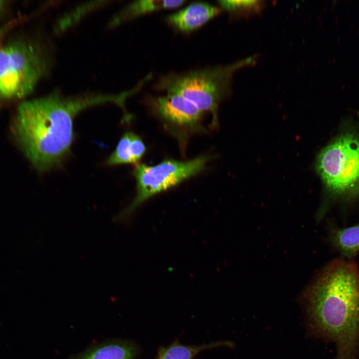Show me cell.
Wrapping results in <instances>:
<instances>
[{"label":"cell","mask_w":359,"mask_h":359,"mask_svg":"<svg viewBox=\"0 0 359 359\" xmlns=\"http://www.w3.org/2000/svg\"><path fill=\"white\" fill-rule=\"evenodd\" d=\"M186 0H139L134 1L114 16L109 23L110 27L138 16L161 9L173 8L184 4Z\"/></svg>","instance_id":"30bf717a"},{"label":"cell","mask_w":359,"mask_h":359,"mask_svg":"<svg viewBox=\"0 0 359 359\" xmlns=\"http://www.w3.org/2000/svg\"><path fill=\"white\" fill-rule=\"evenodd\" d=\"M224 345L223 343L211 344L200 346H186L178 343L162 348L156 359H192L201 351Z\"/></svg>","instance_id":"5bb4252c"},{"label":"cell","mask_w":359,"mask_h":359,"mask_svg":"<svg viewBox=\"0 0 359 359\" xmlns=\"http://www.w3.org/2000/svg\"><path fill=\"white\" fill-rule=\"evenodd\" d=\"M5 1L0 0V14L2 12L5 7Z\"/></svg>","instance_id":"2e32d148"},{"label":"cell","mask_w":359,"mask_h":359,"mask_svg":"<svg viewBox=\"0 0 359 359\" xmlns=\"http://www.w3.org/2000/svg\"><path fill=\"white\" fill-rule=\"evenodd\" d=\"M129 91L119 94L87 93L67 97L59 92L26 101L18 106L13 123L16 139L25 156L39 171L59 166L73 140V121L84 110L114 103L125 110Z\"/></svg>","instance_id":"6da1fadb"},{"label":"cell","mask_w":359,"mask_h":359,"mask_svg":"<svg viewBox=\"0 0 359 359\" xmlns=\"http://www.w3.org/2000/svg\"><path fill=\"white\" fill-rule=\"evenodd\" d=\"M147 100L154 115L179 138L202 129L203 112L181 96L168 93L149 96Z\"/></svg>","instance_id":"52a82bcc"},{"label":"cell","mask_w":359,"mask_h":359,"mask_svg":"<svg viewBox=\"0 0 359 359\" xmlns=\"http://www.w3.org/2000/svg\"><path fill=\"white\" fill-rule=\"evenodd\" d=\"M258 56L252 55L231 64L171 72L160 76L153 87L167 93L180 95L203 112L212 114L211 125L217 124L219 103L231 94L234 74L242 67L256 63Z\"/></svg>","instance_id":"3957f363"},{"label":"cell","mask_w":359,"mask_h":359,"mask_svg":"<svg viewBox=\"0 0 359 359\" xmlns=\"http://www.w3.org/2000/svg\"><path fill=\"white\" fill-rule=\"evenodd\" d=\"M136 351L126 343H111L96 348L78 359H133Z\"/></svg>","instance_id":"8fae6325"},{"label":"cell","mask_w":359,"mask_h":359,"mask_svg":"<svg viewBox=\"0 0 359 359\" xmlns=\"http://www.w3.org/2000/svg\"><path fill=\"white\" fill-rule=\"evenodd\" d=\"M262 0H220V7L235 17H247L259 12L265 3Z\"/></svg>","instance_id":"4fadbf2b"},{"label":"cell","mask_w":359,"mask_h":359,"mask_svg":"<svg viewBox=\"0 0 359 359\" xmlns=\"http://www.w3.org/2000/svg\"><path fill=\"white\" fill-rule=\"evenodd\" d=\"M208 160L207 156H202L186 161L167 159L155 166L137 165L133 172L136 180V195L117 219L126 220L150 197L197 175L203 170Z\"/></svg>","instance_id":"8992f818"},{"label":"cell","mask_w":359,"mask_h":359,"mask_svg":"<svg viewBox=\"0 0 359 359\" xmlns=\"http://www.w3.org/2000/svg\"><path fill=\"white\" fill-rule=\"evenodd\" d=\"M333 241L344 256L355 255L359 252V224L336 230Z\"/></svg>","instance_id":"7c38bea8"},{"label":"cell","mask_w":359,"mask_h":359,"mask_svg":"<svg viewBox=\"0 0 359 359\" xmlns=\"http://www.w3.org/2000/svg\"><path fill=\"white\" fill-rule=\"evenodd\" d=\"M146 146L142 139L132 132H127L120 139L115 150L108 159L109 165L137 164L144 156Z\"/></svg>","instance_id":"9c48e42d"},{"label":"cell","mask_w":359,"mask_h":359,"mask_svg":"<svg viewBox=\"0 0 359 359\" xmlns=\"http://www.w3.org/2000/svg\"><path fill=\"white\" fill-rule=\"evenodd\" d=\"M220 7L205 1H194L166 17L167 23L178 31L191 32L220 14Z\"/></svg>","instance_id":"ba28073f"},{"label":"cell","mask_w":359,"mask_h":359,"mask_svg":"<svg viewBox=\"0 0 359 359\" xmlns=\"http://www.w3.org/2000/svg\"><path fill=\"white\" fill-rule=\"evenodd\" d=\"M316 169L332 197H359V132L344 129L318 155Z\"/></svg>","instance_id":"277c9868"},{"label":"cell","mask_w":359,"mask_h":359,"mask_svg":"<svg viewBox=\"0 0 359 359\" xmlns=\"http://www.w3.org/2000/svg\"><path fill=\"white\" fill-rule=\"evenodd\" d=\"M48 62L40 49L25 40L0 48V99L21 98L30 93L46 73Z\"/></svg>","instance_id":"5b68a950"},{"label":"cell","mask_w":359,"mask_h":359,"mask_svg":"<svg viewBox=\"0 0 359 359\" xmlns=\"http://www.w3.org/2000/svg\"><path fill=\"white\" fill-rule=\"evenodd\" d=\"M309 312L316 329L334 342L336 359H356L359 345V269L336 260L307 291Z\"/></svg>","instance_id":"7a4b0ae2"},{"label":"cell","mask_w":359,"mask_h":359,"mask_svg":"<svg viewBox=\"0 0 359 359\" xmlns=\"http://www.w3.org/2000/svg\"><path fill=\"white\" fill-rule=\"evenodd\" d=\"M13 24L14 23L13 22L9 23L0 28V48L1 47L0 45L4 36L10 28L12 27Z\"/></svg>","instance_id":"9a60e30c"},{"label":"cell","mask_w":359,"mask_h":359,"mask_svg":"<svg viewBox=\"0 0 359 359\" xmlns=\"http://www.w3.org/2000/svg\"><path fill=\"white\" fill-rule=\"evenodd\" d=\"M358 116H359V112H358Z\"/></svg>","instance_id":"e0dca14e"}]
</instances>
